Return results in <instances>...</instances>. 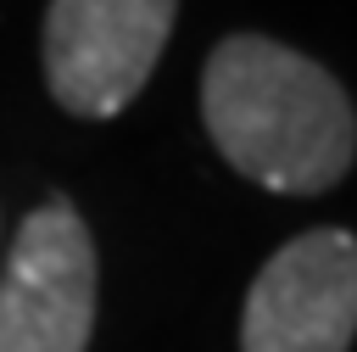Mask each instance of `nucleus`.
Instances as JSON below:
<instances>
[{"label": "nucleus", "mask_w": 357, "mask_h": 352, "mask_svg": "<svg viewBox=\"0 0 357 352\" xmlns=\"http://www.w3.org/2000/svg\"><path fill=\"white\" fill-rule=\"evenodd\" d=\"M201 123L240 179L279 196H324L357 162L346 84L268 34H223L206 50Z\"/></svg>", "instance_id": "obj_1"}, {"label": "nucleus", "mask_w": 357, "mask_h": 352, "mask_svg": "<svg viewBox=\"0 0 357 352\" xmlns=\"http://www.w3.org/2000/svg\"><path fill=\"white\" fill-rule=\"evenodd\" d=\"M178 0H50L39 28L45 89L73 117H117L156 73Z\"/></svg>", "instance_id": "obj_2"}, {"label": "nucleus", "mask_w": 357, "mask_h": 352, "mask_svg": "<svg viewBox=\"0 0 357 352\" xmlns=\"http://www.w3.org/2000/svg\"><path fill=\"white\" fill-rule=\"evenodd\" d=\"M100 257L84 212L61 196L17 223L0 268V352H89Z\"/></svg>", "instance_id": "obj_3"}, {"label": "nucleus", "mask_w": 357, "mask_h": 352, "mask_svg": "<svg viewBox=\"0 0 357 352\" xmlns=\"http://www.w3.org/2000/svg\"><path fill=\"white\" fill-rule=\"evenodd\" d=\"M357 341V235L307 229L251 279L240 352H351Z\"/></svg>", "instance_id": "obj_4"}]
</instances>
